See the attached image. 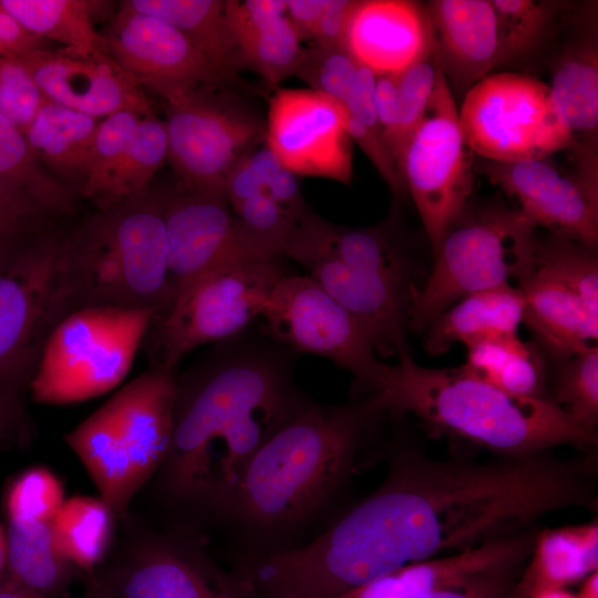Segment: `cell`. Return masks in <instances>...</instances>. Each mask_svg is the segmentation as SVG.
I'll return each mask as SVG.
<instances>
[{
    "label": "cell",
    "instance_id": "277c9868",
    "mask_svg": "<svg viewBox=\"0 0 598 598\" xmlns=\"http://www.w3.org/2000/svg\"><path fill=\"white\" fill-rule=\"evenodd\" d=\"M363 399L384 415L419 419L432 435H445L499 456H525L570 445L596 452L597 432L545 399L509 393L463 367L431 369L410 354L383 364Z\"/></svg>",
    "mask_w": 598,
    "mask_h": 598
},
{
    "label": "cell",
    "instance_id": "4316f807",
    "mask_svg": "<svg viewBox=\"0 0 598 598\" xmlns=\"http://www.w3.org/2000/svg\"><path fill=\"white\" fill-rule=\"evenodd\" d=\"M525 322L560 362L597 348L598 313L547 271L534 267L518 280Z\"/></svg>",
    "mask_w": 598,
    "mask_h": 598
},
{
    "label": "cell",
    "instance_id": "6da1fadb",
    "mask_svg": "<svg viewBox=\"0 0 598 598\" xmlns=\"http://www.w3.org/2000/svg\"><path fill=\"white\" fill-rule=\"evenodd\" d=\"M381 451L386 462L381 484L349 505L323 535L329 564L352 587L534 529L557 511L597 509L596 452L437 460L405 440Z\"/></svg>",
    "mask_w": 598,
    "mask_h": 598
},
{
    "label": "cell",
    "instance_id": "bcb514c9",
    "mask_svg": "<svg viewBox=\"0 0 598 598\" xmlns=\"http://www.w3.org/2000/svg\"><path fill=\"white\" fill-rule=\"evenodd\" d=\"M45 100L19 58L0 51V113L24 133Z\"/></svg>",
    "mask_w": 598,
    "mask_h": 598
},
{
    "label": "cell",
    "instance_id": "5bb4252c",
    "mask_svg": "<svg viewBox=\"0 0 598 598\" xmlns=\"http://www.w3.org/2000/svg\"><path fill=\"white\" fill-rule=\"evenodd\" d=\"M262 318L274 340L332 360L367 394L383 368L361 322L309 276L286 274L275 285Z\"/></svg>",
    "mask_w": 598,
    "mask_h": 598
},
{
    "label": "cell",
    "instance_id": "4fadbf2b",
    "mask_svg": "<svg viewBox=\"0 0 598 598\" xmlns=\"http://www.w3.org/2000/svg\"><path fill=\"white\" fill-rule=\"evenodd\" d=\"M473 152L442 71L425 114L409 138L400 172L433 252L470 203Z\"/></svg>",
    "mask_w": 598,
    "mask_h": 598
},
{
    "label": "cell",
    "instance_id": "9a60e30c",
    "mask_svg": "<svg viewBox=\"0 0 598 598\" xmlns=\"http://www.w3.org/2000/svg\"><path fill=\"white\" fill-rule=\"evenodd\" d=\"M99 581L112 598H249L235 571L218 566L202 535L185 527L141 537Z\"/></svg>",
    "mask_w": 598,
    "mask_h": 598
},
{
    "label": "cell",
    "instance_id": "f546056e",
    "mask_svg": "<svg viewBox=\"0 0 598 598\" xmlns=\"http://www.w3.org/2000/svg\"><path fill=\"white\" fill-rule=\"evenodd\" d=\"M524 298L511 283L468 295L427 327L425 348L431 354L446 352L455 342L467 344L496 334H517L523 322Z\"/></svg>",
    "mask_w": 598,
    "mask_h": 598
},
{
    "label": "cell",
    "instance_id": "e575fe53",
    "mask_svg": "<svg viewBox=\"0 0 598 598\" xmlns=\"http://www.w3.org/2000/svg\"><path fill=\"white\" fill-rule=\"evenodd\" d=\"M225 11L241 66H250L270 85L295 74L305 50L287 14L252 23L238 17L227 4Z\"/></svg>",
    "mask_w": 598,
    "mask_h": 598
},
{
    "label": "cell",
    "instance_id": "d590c367",
    "mask_svg": "<svg viewBox=\"0 0 598 598\" xmlns=\"http://www.w3.org/2000/svg\"><path fill=\"white\" fill-rule=\"evenodd\" d=\"M114 517L101 497L65 499L51 522L59 549L74 567L92 570L111 547Z\"/></svg>",
    "mask_w": 598,
    "mask_h": 598
},
{
    "label": "cell",
    "instance_id": "ab89813d",
    "mask_svg": "<svg viewBox=\"0 0 598 598\" xmlns=\"http://www.w3.org/2000/svg\"><path fill=\"white\" fill-rule=\"evenodd\" d=\"M167 148L165 122L154 111L142 116L115 174L109 208L148 187L155 172L167 159Z\"/></svg>",
    "mask_w": 598,
    "mask_h": 598
},
{
    "label": "cell",
    "instance_id": "e7e4bbea",
    "mask_svg": "<svg viewBox=\"0 0 598 598\" xmlns=\"http://www.w3.org/2000/svg\"><path fill=\"white\" fill-rule=\"evenodd\" d=\"M532 598H577L576 595L566 589L550 590L533 596Z\"/></svg>",
    "mask_w": 598,
    "mask_h": 598
},
{
    "label": "cell",
    "instance_id": "8992f818",
    "mask_svg": "<svg viewBox=\"0 0 598 598\" xmlns=\"http://www.w3.org/2000/svg\"><path fill=\"white\" fill-rule=\"evenodd\" d=\"M177 377L152 368L64 435L100 497L123 515L171 446Z\"/></svg>",
    "mask_w": 598,
    "mask_h": 598
},
{
    "label": "cell",
    "instance_id": "94428289",
    "mask_svg": "<svg viewBox=\"0 0 598 598\" xmlns=\"http://www.w3.org/2000/svg\"><path fill=\"white\" fill-rule=\"evenodd\" d=\"M577 598H598V573L589 574L582 581L579 588Z\"/></svg>",
    "mask_w": 598,
    "mask_h": 598
},
{
    "label": "cell",
    "instance_id": "7402d4cb",
    "mask_svg": "<svg viewBox=\"0 0 598 598\" xmlns=\"http://www.w3.org/2000/svg\"><path fill=\"white\" fill-rule=\"evenodd\" d=\"M296 261L361 322L370 333L375 351L384 357L409 354L405 329L414 286L350 268L327 255H306Z\"/></svg>",
    "mask_w": 598,
    "mask_h": 598
},
{
    "label": "cell",
    "instance_id": "3957f363",
    "mask_svg": "<svg viewBox=\"0 0 598 598\" xmlns=\"http://www.w3.org/2000/svg\"><path fill=\"white\" fill-rule=\"evenodd\" d=\"M306 400L278 350L221 348L177 378L171 446L152 478L157 495L209 523L251 456Z\"/></svg>",
    "mask_w": 598,
    "mask_h": 598
},
{
    "label": "cell",
    "instance_id": "e0dca14e",
    "mask_svg": "<svg viewBox=\"0 0 598 598\" xmlns=\"http://www.w3.org/2000/svg\"><path fill=\"white\" fill-rule=\"evenodd\" d=\"M265 143L297 176L352 182V141L343 106L327 95L310 89L277 91L269 102Z\"/></svg>",
    "mask_w": 598,
    "mask_h": 598
},
{
    "label": "cell",
    "instance_id": "2e32d148",
    "mask_svg": "<svg viewBox=\"0 0 598 598\" xmlns=\"http://www.w3.org/2000/svg\"><path fill=\"white\" fill-rule=\"evenodd\" d=\"M568 33L551 62V103L571 144L569 176L598 204V20L597 2L571 6Z\"/></svg>",
    "mask_w": 598,
    "mask_h": 598
},
{
    "label": "cell",
    "instance_id": "7bdbcfd3",
    "mask_svg": "<svg viewBox=\"0 0 598 598\" xmlns=\"http://www.w3.org/2000/svg\"><path fill=\"white\" fill-rule=\"evenodd\" d=\"M440 72L435 43L420 59L396 74L399 106L396 163L399 169L405 144L425 114Z\"/></svg>",
    "mask_w": 598,
    "mask_h": 598
},
{
    "label": "cell",
    "instance_id": "7a4b0ae2",
    "mask_svg": "<svg viewBox=\"0 0 598 598\" xmlns=\"http://www.w3.org/2000/svg\"><path fill=\"white\" fill-rule=\"evenodd\" d=\"M383 413L368 399L309 398L258 448L209 523L224 528L234 561L298 548L347 507L358 472L381 454L371 442Z\"/></svg>",
    "mask_w": 598,
    "mask_h": 598
},
{
    "label": "cell",
    "instance_id": "680465c9",
    "mask_svg": "<svg viewBox=\"0 0 598 598\" xmlns=\"http://www.w3.org/2000/svg\"><path fill=\"white\" fill-rule=\"evenodd\" d=\"M33 238L0 234V276L8 270Z\"/></svg>",
    "mask_w": 598,
    "mask_h": 598
},
{
    "label": "cell",
    "instance_id": "74e56055",
    "mask_svg": "<svg viewBox=\"0 0 598 598\" xmlns=\"http://www.w3.org/2000/svg\"><path fill=\"white\" fill-rule=\"evenodd\" d=\"M499 22L506 64L528 58L547 41L573 2L491 0Z\"/></svg>",
    "mask_w": 598,
    "mask_h": 598
},
{
    "label": "cell",
    "instance_id": "c3c4849f",
    "mask_svg": "<svg viewBox=\"0 0 598 598\" xmlns=\"http://www.w3.org/2000/svg\"><path fill=\"white\" fill-rule=\"evenodd\" d=\"M277 155L266 145L255 148L229 174L225 195L229 207H236L249 197L266 190L269 181L281 168Z\"/></svg>",
    "mask_w": 598,
    "mask_h": 598
},
{
    "label": "cell",
    "instance_id": "7c38bea8",
    "mask_svg": "<svg viewBox=\"0 0 598 598\" xmlns=\"http://www.w3.org/2000/svg\"><path fill=\"white\" fill-rule=\"evenodd\" d=\"M215 87L165 101L167 161L177 189L226 198L229 174L256 148L265 130L241 102Z\"/></svg>",
    "mask_w": 598,
    "mask_h": 598
},
{
    "label": "cell",
    "instance_id": "4dcf8cb0",
    "mask_svg": "<svg viewBox=\"0 0 598 598\" xmlns=\"http://www.w3.org/2000/svg\"><path fill=\"white\" fill-rule=\"evenodd\" d=\"M127 9L157 18L194 45L221 81L236 79L241 62L221 0H125Z\"/></svg>",
    "mask_w": 598,
    "mask_h": 598
},
{
    "label": "cell",
    "instance_id": "60d3db41",
    "mask_svg": "<svg viewBox=\"0 0 598 598\" xmlns=\"http://www.w3.org/2000/svg\"><path fill=\"white\" fill-rule=\"evenodd\" d=\"M533 266L557 278L598 313L596 249L553 234L543 239L537 237Z\"/></svg>",
    "mask_w": 598,
    "mask_h": 598
},
{
    "label": "cell",
    "instance_id": "484cf974",
    "mask_svg": "<svg viewBox=\"0 0 598 598\" xmlns=\"http://www.w3.org/2000/svg\"><path fill=\"white\" fill-rule=\"evenodd\" d=\"M312 254L327 255L350 268L378 274L408 287L414 286L409 282L411 266L408 256L385 226H336L307 208L283 256L296 261Z\"/></svg>",
    "mask_w": 598,
    "mask_h": 598
},
{
    "label": "cell",
    "instance_id": "6125c7cd",
    "mask_svg": "<svg viewBox=\"0 0 598 598\" xmlns=\"http://www.w3.org/2000/svg\"><path fill=\"white\" fill-rule=\"evenodd\" d=\"M82 598H112L99 579L93 580Z\"/></svg>",
    "mask_w": 598,
    "mask_h": 598
},
{
    "label": "cell",
    "instance_id": "9c48e42d",
    "mask_svg": "<svg viewBox=\"0 0 598 598\" xmlns=\"http://www.w3.org/2000/svg\"><path fill=\"white\" fill-rule=\"evenodd\" d=\"M155 311L85 307L53 328L29 393L37 403L70 404L102 395L128 374Z\"/></svg>",
    "mask_w": 598,
    "mask_h": 598
},
{
    "label": "cell",
    "instance_id": "9f6ffc18",
    "mask_svg": "<svg viewBox=\"0 0 598 598\" xmlns=\"http://www.w3.org/2000/svg\"><path fill=\"white\" fill-rule=\"evenodd\" d=\"M43 39L27 30L16 18L0 8V51L19 56L41 49Z\"/></svg>",
    "mask_w": 598,
    "mask_h": 598
},
{
    "label": "cell",
    "instance_id": "6f0895ef",
    "mask_svg": "<svg viewBox=\"0 0 598 598\" xmlns=\"http://www.w3.org/2000/svg\"><path fill=\"white\" fill-rule=\"evenodd\" d=\"M328 0H286V14L300 41L312 39Z\"/></svg>",
    "mask_w": 598,
    "mask_h": 598
},
{
    "label": "cell",
    "instance_id": "30bf717a",
    "mask_svg": "<svg viewBox=\"0 0 598 598\" xmlns=\"http://www.w3.org/2000/svg\"><path fill=\"white\" fill-rule=\"evenodd\" d=\"M72 311L66 234L55 227L0 276V392L24 399L49 334Z\"/></svg>",
    "mask_w": 598,
    "mask_h": 598
},
{
    "label": "cell",
    "instance_id": "816d5d0a",
    "mask_svg": "<svg viewBox=\"0 0 598 598\" xmlns=\"http://www.w3.org/2000/svg\"><path fill=\"white\" fill-rule=\"evenodd\" d=\"M342 105L355 120L382 138L375 106V73L371 69L359 64Z\"/></svg>",
    "mask_w": 598,
    "mask_h": 598
},
{
    "label": "cell",
    "instance_id": "91938a15",
    "mask_svg": "<svg viewBox=\"0 0 598 598\" xmlns=\"http://www.w3.org/2000/svg\"><path fill=\"white\" fill-rule=\"evenodd\" d=\"M0 598H40L13 581L6 573L0 576Z\"/></svg>",
    "mask_w": 598,
    "mask_h": 598
},
{
    "label": "cell",
    "instance_id": "ffe728a7",
    "mask_svg": "<svg viewBox=\"0 0 598 598\" xmlns=\"http://www.w3.org/2000/svg\"><path fill=\"white\" fill-rule=\"evenodd\" d=\"M491 183L514 198L518 209L536 226L553 235L597 248L598 206L579 185L545 159L495 162L476 167Z\"/></svg>",
    "mask_w": 598,
    "mask_h": 598
},
{
    "label": "cell",
    "instance_id": "44dd1931",
    "mask_svg": "<svg viewBox=\"0 0 598 598\" xmlns=\"http://www.w3.org/2000/svg\"><path fill=\"white\" fill-rule=\"evenodd\" d=\"M165 218L169 301L215 266L235 257L257 256L245 243L225 197L176 188L167 194Z\"/></svg>",
    "mask_w": 598,
    "mask_h": 598
},
{
    "label": "cell",
    "instance_id": "11a10c76",
    "mask_svg": "<svg viewBox=\"0 0 598 598\" xmlns=\"http://www.w3.org/2000/svg\"><path fill=\"white\" fill-rule=\"evenodd\" d=\"M359 0H328L312 39L318 47L344 48L351 16Z\"/></svg>",
    "mask_w": 598,
    "mask_h": 598
},
{
    "label": "cell",
    "instance_id": "f907efd6",
    "mask_svg": "<svg viewBox=\"0 0 598 598\" xmlns=\"http://www.w3.org/2000/svg\"><path fill=\"white\" fill-rule=\"evenodd\" d=\"M524 565L486 571L463 585L440 589L422 598H506Z\"/></svg>",
    "mask_w": 598,
    "mask_h": 598
},
{
    "label": "cell",
    "instance_id": "52a82bcc",
    "mask_svg": "<svg viewBox=\"0 0 598 598\" xmlns=\"http://www.w3.org/2000/svg\"><path fill=\"white\" fill-rule=\"evenodd\" d=\"M535 230L503 202L468 203L434 252L424 286L413 290L409 326L422 331L460 299L525 277L534 265Z\"/></svg>",
    "mask_w": 598,
    "mask_h": 598
},
{
    "label": "cell",
    "instance_id": "d6986e66",
    "mask_svg": "<svg viewBox=\"0 0 598 598\" xmlns=\"http://www.w3.org/2000/svg\"><path fill=\"white\" fill-rule=\"evenodd\" d=\"M18 58L43 96L70 110L95 118L127 109L142 114L154 111L144 90L111 56L41 48Z\"/></svg>",
    "mask_w": 598,
    "mask_h": 598
},
{
    "label": "cell",
    "instance_id": "ac0fdd59",
    "mask_svg": "<svg viewBox=\"0 0 598 598\" xmlns=\"http://www.w3.org/2000/svg\"><path fill=\"white\" fill-rule=\"evenodd\" d=\"M101 34L110 56L126 76L165 101L224 83L184 34L157 18L120 3Z\"/></svg>",
    "mask_w": 598,
    "mask_h": 598
},
{
    "label": "cell",
    "instance_id": "f6af8a7d",
    "mask_svg": "<svg viewBox=\"0 0 598 598\" xmlns=\"http://www.w3.org/2000/svg\"><path fill=\"white\" fill-rule=\"evenodd\" d=\"M358 62L346 48L316 47L303 51L295 74L310 85V90L344 104Z\"/></svg>",
    "mask_w": 598,
    "mask_h": 598
},
{
    "label": "cell",
    "instance_id": "b9f144b4",
    "mask_svg": "<svg viewBox=\"0 0 598 598\" xmlns=\"http://www.w3.org/2000/svg\"><path fill=\"white\" fill-rule=\"evenodd\" d=\"M548 400L578 423L595 430L598 423V349L561 362Z\"/></svg>",
    "mask_w": 598,
    "mask_h": 598
},
{
    "label": "cell",
    "instance_id": "8fae6325",
    "mask_svg": "<svg viewBox=\"0 0 598 598\" xmlns=\"http://www.w3.org/2000/svg\"><path fill=\"white\" fill-rule=\"evenodd\" d=\"M458 115L466 143L483 159H545L571 144L548 84L527 74H488L464 94Z\"/></svg>",
    "mask_w": 598,
    "mask_h": 598
},
{
    "label": "cell",
    "instance_id": "f5cc1de1",
    "mask_svg": "<svg viewBox=\"0 0 598 598\" xmlns=\"http://www.w3.org/2000/svg\"><path fill=\"white\" fill-rule=\"evenodd\" d=\"M32 430L24 399L0 392V452L23 447L31 442Z\"/></svg>",
    "mask_w": 598,
    "mask_h": 598
},
{
    "label": "cell",
    "instance_id": "d6a6232c",
    "mask_svg": "<svg viewBox=\"0 0 598 598\" xmlns=\"http://www.w3.org/2000/svg\"><path fill=\"white\" fill-rule=\"evenodd\" d=\"M104 2L92 0H0V8L41 39L63 49L96 58L110 56L103 35L94 29V10Z\"/></svg>",
    "mask_w": 598,
    "mask_h": 598
},
{
    "label": "cell",
    "instance_id": "f35d334b",
    "mask_svg": "<svg viewBox=\"0 0 598 598\" xmlns=\"http://www.w3.org/2000/svg\"><path fill=\"white\" fill-rule=\"evenodd\" d=\"M142 114L121 110L100 120L91 157L87 179L81 198L90 200L96 210L109 208V198L115 174L126 153Z\"/></svg>",
    "mask_w": 598,
    "mask_h": 598
},
{
    "label": "cell",
    "instance_id": "5b68a950",
    "mask_svg": "<svg viewBox=\"0 0 598 598\" xmlns=\"http://www.w3.org/2000/svg\"><path fill=\"white\" fill-rule=\"evenodd\" d=\"M167 194L150 187L96 210L66 234L73 311L85 307L152 309L169 301Z\"/></svg>",
    "mask_w": 598,
    "mask_h": 598
},
{
    "label": "cell",
    "instance_id": "ee69618b",
    "mask_svg": "<svg viewBox=\"0 0 598 598\" xmlns=\"http://www.w3.org/2000/svg\"><path fill=\"white\" fill-rule=\"evenodd\" d=\"M64 501L60 478L44 466H32L16 475L3 495L7 518L52 522Z\"/></svg>",
    "mask_w": 598,
    "mask_h": 598
},
{
    "label": "cell",
    "instance_id": "8d00e7d4",
    "mask_svg": "<svg viewBox=\"0 0 598 598\" xmlns=\"http://www.w3.org/2000/svg\"><path fill=\"white\" fill-rule=\"evenodd\" d=\"M0 176L22 188L55 217L76 210L80 197L40 165L22 131L1 113Z\"/></svg>",
    "mask_w": 598,
    "mask_h": 598
},
{
    "label": "cell",
    "instance_id": "681fc988",
    "mask_svg": "<svg viewBox=\"0 0 598 598\" xmlns=\"http://www.w3.org/2000/svg\"><path fill=\"white\" fill-rule=\"evenodd\" d=\"M343 106V105H342ZM346 131L368 156L395 197L404 194L405 185L400 169L384 141L355 120L343 106Z\"/></svg>",
    "mask_w": 598,
    "mask_h": 598
},
{
    "label": "cell",
    "instance_id": "db71d44e",
    "mask_svg": "<svg viewBox=\"0 0 598 598\" xmlns=\"http://www.w3.org/2000/svg\"><path fill=\"white\" fill-rule=\"evenodd\" d=\"M375 106L382 138L396 162L399 124L396 74H375Z\"/></svg>",
    "mask_w": 598,
    "mask_h": 598
},
{
    "label": "cell",
    "instance_id": "7dc6e473",
    "mask_svg": "<svg viewBox=\"0 0 598 598\" xmlns=\"http://www.w3.org/2000/svg\"><path fill=\"white\" fill-rule=\"evenodd\" d=\"M55 218L22 188L0 176V234L35 237L55 228Z\"/></svg>",
    "mask_w": 598,
    "mask_h": 598
},
{
    "label": "cell",
    "instance_id": "be15d7a7",
    "mask_svg": "<svg viewBox=\"0 0 598 598\" xmlns=\"http://www.w3.org/2000/svg\"><path fill=\"white\" fill-rule=\"evenodd\" d=\"M7 566V534L6 527L0 522V576L4 573Z\"/></svg>",
    "mask_w": 598,
    "mask_h": 598
},
{
    "label": "cell",
    "instance_id": "603a6c76",
    "mask_svg": "<svg viewBox=\"0 0 598 598\" xmlns=\"http://www.w3.org/2000/svg\"><path fill=\"white\" fill-rule=\"evenodd\" d=\"M441 71L464 94L493 70L506 65L498 18L491 0H431L424 3Z\"/></svg>",
    "mask_w": 598,
    "mask_h": 598
},
{
    "label": "cell",
    "instance_id": "cb8c5ba5",
    "mask_svg": "<svg viewBox=\"0 0 598 598\" xmlns=\"http://www.w3.org/2000/svg\"><path fill=\"white\" fill-rule=\"evenodd\" d=\"M435 44L424 3L410 0H359L344 48L375 74H398Z\"/></svg>",
    "mask_w": 598,
    "mask_h": 598
},
{
    "label": "cell",
    "instance_id": "1f68e13d",
    "mask_svg": "<svg viewBox=\"0 0 598 598\" xmlns=\"http://www.w3.org/2000/svg\"><path fill=\"white\" fill-rule=\"evenodd\" d=\"M4 573L40 598H58L70 582L74 566L55 542L51 522L7 518Z\"/></svg>",
    "mask_w": 598,
    "mask_h": 598
},
{
    "label": "cell",
    "instance_id": "f1b7e54d",
    "mask_svg": "<svg viewBox=\"0 0 598 598\" xmlns=\"http://www.w3.org/2000/svg\"><path fill=\"white\" fill-rule=\"evenodd\" d=\"M100 120L45 100L24 131L40 165L80 198Z\"/></svg>",
    "mask_w": 598,
    "mask_h": 598
},
{
    "label": "cell",
    "instance_id": "ba28073f",
    "mask_svg": "<svg viewBox=\"0 0 598 598\" xmlns=\"http://www.w3.org/2000/svg\"><path fill=\"white\" fill-rule=\"evenodd\" d=\"M286 274L280 256H241L187 283L153 318L144 341L153 368L174 371L194 349L240 334L262 317L275 285Z\"/></svg>",
    "mask_w": 598,
    "mask_h": 598
},
{
    "label": "cell",
    "instance_id": "83f0119b",
    "mask_svg": "<svg viewBox=\"0 0 598 598\" xmlns=\"http://www.w3.org/2000/svg\"><path fill=\"white\" fill-rule=\"evenodd\" d=\"M598 568V522L538 529L506 598H532L581 582Z\"/></svg>",
    "mask_w": 598,
    "mask_h": 598
},
{
    "label": "cell",
    "instance_id": "d4e9b609",
    "mask_svg": "<svg viewBox=\"0 0 598 598\" xmlns=\"http://www.w3.org/2000/svg\"><path fill=\"white\" fill-rule=\"evenodd\" d=\"M537 532L534 528L453 555L409 564L334 598H422L456 587L486 571L525 564Z\"/></svg>",
    "mask_w": 598,
    "mask_h": 598
},
{
    "label": "cell",
    "instance_id": "836d02e7",
    "mask_svg": "<svg viewBox=\"0 0 598 598\" xmlns=\"http://www.w3.org/2000/svg\"><path fill=\"white\" fill-rule=\"evenodd\" d=\"M466 346L462 367L509 393L546 399V373L539 353L517 334L485 337Z\"/></svg>",
    "mask_w": 598,
    "mask_h": 598
}]
</instances>
